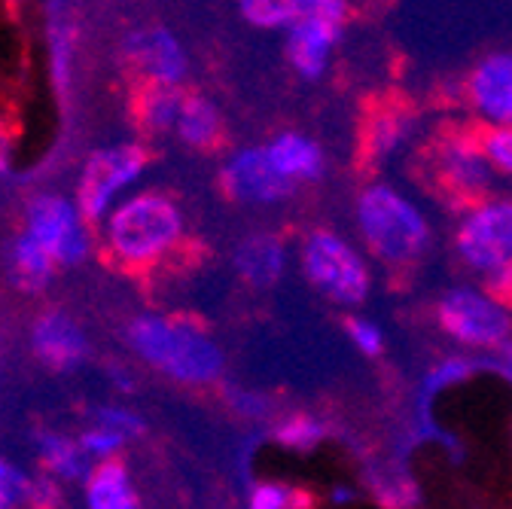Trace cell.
Instances as JSON below:
<instances>
[{"label":"cell","mask_w":512,"mask_h":509,"mask_svg":"<svg viewBox=\"0 0 512 509\" xmlns=\"http://www.w3.org/2000/svg\"><path fill=\"white\" fill-rule=\"evenodd\" d=\"M101 229L104 250L116 266L147 272L177 250L186 235V220L174 196L162 189H141L125 196Z\"/></svg>","instance_id":"obj_1"},{"label":"cell","mask_w":512,"mask_h":509,"mask_svg":"<svg viewBox=\"0 0 512 509\" xmlns=\"http://www.w3.org/2000/svg\"><path fill=\"white\" fill-rule=\"evenodd\" d=\"M125 342L147 366L180 385H214L226 363L211 333L189 317L135 314L125 327Z\"/></svg>","instance_id":"obj_2"},{"label":"cell","mask_w":512,"mask_h":509,"mask_svg":"<svg viewBox=\"0 0 512 509\" xmlns=\"http://www.w3.org/2000/svg\"><path fill=\"white\" fill-rule=\"evenodd\" d=\"M357 226L369 253L384 266H415L427 257L433 232L400 189L372 183L357 196Z\"/></svg>","instance_id":"obj_3"},{"label":"cell","mask_w":512,"mask_h":509,"mask_svg":"<svg viewBox=\"0 0 512 509\" xmlns=\"http://www.w3.org/2000/svg\"><path fill=\"white\" fill-rule=\"evenodd\" d=\"M424 177L433 186L439 202L452 211H473L491 199L494 171L482 159L470 122L442 125L436 138L421 153Z\"/></svg>","instance_id":"obj_4"},{"label":"cell","mask_w":512,"mask_h":509,"mask_svg":"<svg viewBox=\"0 0 512 509\" xmlns=\"http://www.w3.org/2000/svg\"><path fill=\"white\" fill-rule=\"evenodd\" d=\"M150 168V150L138 141H119L95 150L74 183V202L92 229H101L116 211L119 199L132 189Z\"/></svg>","instance_id":"obj_5"},{"label":"cell","mask_w":512,"mask_h":509,"mask_svg":"<svg viewBox=\"0 0 512 509\" xmlns=\"http://www.w3.org/2000/svg\"><path fill=\"white\" fill-rule=\"evenodd\" d=\"M308 284L342 308H360L372 293V275L360 253L333 229H311L299 250Z\"/></svg>","instance_id":"obj_6"},{"label":"cell","mask_w":512,"mask_h":509,"mask_svg":"<svg viewBox=\"0 0 512 509\" xmlns=\"http://www.w3.org/2000/svg\"><path fill=\"white\" fill-rule=\"evenodd\" d=\"M22 229L40 241L58 269L83 266L92 257V226L83 220L77 202L55 189L31 193L22 211Z\"/></svg>","instance_id":"obj_7"},{"label":"cell","mask_w":512,"mask_h":509,"mask_svg":"<svg viewBox=\"0 0 512 509\" xmlns=\"http://www.w3.org/2000/svg\"><path fill=\"white\" fill-rule=\"evenodd\" d=\"M436 324L448 339L479 351H500L512 336L509 311L473 287L445 290L436 302Z\"/></svg>","instance_id":"obj_8"},{"label":"cell","mask_w":512,"mask_h":509,"mask_svg":"<svg viewBox=\"0 0 512 509\" xmlns=\"http://www.w3.org/2000/svg\"><path fill=\"white\" fill-rule=\"evenodd\" d=\"M455 250L467 269L482 275L512 266V196H491L467 211L455 232Z\"/></svg>","instance_id":"obj_9"},{"label":"cell","mask_w":512,"mask_h":509,"mask_svg":"<svg viewBox=\"0 0 512 509\" xmlns=\"http://www.w3.org/2000/svg\"><path fill=\"white\" fill-rule=\"evenodd\" d=\"M348 4L342 0H308V16L287 31V61L302 80H320L330 55L342 40Z\"/></svg>","instance_id":"obj_10"},{"label":"cell","mask_w":512,"mask_h":509,"mask_svg":"<svg viewBox=\"0 0 512 509\" xmlns=\"http://www.w3.org/2000/svg\"><path fill=\"white\" fill-rule=\"evenodd\" d=\"M122 61L147 86H180L189 74V55L174 31L165 25L135 28L119 43Z\"/></svg>","instance_id":"obj_11"},{"label":"cell","mask_w":512,"mask_h":509,"mask_svg":"<svg viewBox=\"0 0 512 509\" xmlns=\"http://www.w3.org/2000/svg\"><path fill=\"white\" fill-rule=\"evenodd\" d=\"M220 189L238 205H281L296 193V183L284 180L263 147L238 150L226 165L220 168Z\"/></svg>","instance_id":"obj_12"},{"label":"cell","mask_w":512,"mask_h":509,"mask_svg":"<svg viewBox=\"0 0 512 509\" xmlns=\"http://www.w3.org/2000/svg\"><path fill=\"white\" fill-rule=\"evenodd\" d=\"M31 354L52 372L68 375L89 360V336L80 321L64 308H43L28 327Z\"/></svg>","instance_id":"obj_13"},{"label":"cell","mask_w":512,"mask_h":509,"mask_svg":"<svg viewBox=\"0 0 512 509\" xmlns=\"http://www.w3.org/2000/svg\"><path fill=\"white\" fill-rule=\"evenodd\" d=\"M464 98L488 125H512V52L479 58L464 80Z\"/></svg>","instance_id":"obj_14"},{"label":"cell","mask_w":512,"mask_h":509,"mask_svg":"<svg viewBox=\"0 0 512 509\" xmlns=\"http://www.w3.org/2000/svg\"><path fill=\"white\" fill-rule=\"evenodd\" d=\"M58 272L61 269L55 266V260L25 229L10 238V244L4 250V278L13 290H19L25 296H37V293L49 290V284L55 281Z\"/></svg>","instance_id":"obj_15"},{"label":"cell","mask_w":512,"mask_h":509,"mask_svg":"<svg viewBox=\"0 0 512 509\" xmlns=\"http://www.w3.org/2000/svg\"><path fill=\"white\" fill-rule=\"evenodd\" d=\"M287 257H290V250H287V241L281 235L260 232V235H247L235 247V269L250 287L266 290L284 278Z\"/></svg>","instance_id":"obj_16"},{"label":"cell","mask_w":512,"mask_h":509,"mask_svg":"<svg viewBox=\"0 0 512 509\" xmlns=\"http://www.w3.org/2000/svg\"><path fill=\"white\" fill-rule=\"evenodd\" d=\"M263 150H266L272 168L290 183H314L327 171V159H324L320 144L299 132L275 135Z\"/></svg>","instance_id":"obj_17"},{"label":"cell","mask_w":512,"mask_h":509,"mask_svg":"<svg viewBox=\"0 0 512 509\" xmlns=\"http://www.w3.org/2000/svg\"><path fill=\"white\" fill-rule=\"evenodd\" d=\"M174 135L189 150H214L223 141V113L214 98L202 92H186Z\"/></svg>","instance_id":"obj_18"},{"label":"cell","mask_w":512,"mask_h":509,"mask_svg":"<svg viewBox=\"0 0 512 509\" xmlns=\"http://www.w3.org/2000/svg\"><path fill=\"white\" fill-rule=\"evenodd\" d=\"M409 129H412V113L406 107L384 104L378 110H369L363 122V138H360L363 159L369 165L384 162L409 138Z\"/></svg>","instance_id":"obj_19"},{"label":"cell","mask_w":512,"mask_h":509,"mask_svg":"<svg viewBox=\"0 0 512 509\" xmlns=\"http://www.w3.org/2000/svg\"><path fill=\"white\" fill-rule=\"evenodd\" d=\"M86 509H141V497L135 491L132 473L116 458L107 464H95L86 485Z\"/></svg>","instance_id":"obj_20"},{"label":"cell","mask_w":512,"mask_h":509,"mask_svg":"<svg viewBox=\"0 0 512 509\" xmlns=\"http://www.w3.org/2000/svg\"><path fill=\"white\" fill-rule=\"evenodd\" d=\"M37 445V458L46 467V473L58 482H83L89 479V473L95 470V464L86 458V452L80 449V442L64 436L58 430H43L34 439Z\"/></svg>","instance_id":"obj_21"},{"label":"cell","mask_w":512,"mask_h":509,"mask_svg":"<svg viewBox=\"0 0 512 509\" xmlns=\"http://www.w3.org/2000/svg\"><path fill=\"white\" fill-rule=\"evenodd\" d=\"M183 101H186V92L180 86H147L135 104V116L141 122V129L153 138L171 135Z\"/></svg>","instance_id":"obj_22"},{"label":"cell","mask_w":512,"mask_h":509,"mask_svg":"<svg viewBox=\"0 0 512 509\" xmlns=\"http://www.w3.org/2000/svg\"><path fill=\"white\" fill-rule=\"evenodd\" d=\"M46 40H49V77L55 92L64 98L74 83V52H77L74 22L64 16H52L46 25Z\"/></svg>","instance_id":"obj_23"},{"label":"cell","mask_w":512,"mask_h":509,"mask_svg":"<svg viewBox=\"0 0 512 509\" xmlns=\"http://www.w3.org/2000/svg\"><path fill=\"white\" fill-rule=\"evenodd\" d=\"M244 22L253 28H293L299 19L308 16V0H244L238 7Z\"/></svg>","instance_id":"obj_24"},{"label":"cell","mask_w":512,"mask_h":509,"mask_svg":"<svg viewBox=\"0 0 512 509\" xmlns=\"http://www.w3.org/2000/svg\"><path fill=\"white\" fill-rule=\"evenodd\" d=\"M470 132L488 168L512 177V125H488V122L473 119Z\"/></svg>","instance_id":"obj_25"},{"label":"cell","mask_w":512,"mask_h":509,"mask_svg":"<svg viewBox=\"0 0 512 509\" xmlns=\"http://www.w3.org/2000/svg\"><path fill=\"white\" fill-rule=\"evenodd\" d=\"M272 436L278 445H284V449L305 455V452H314L317 445L327 439V427L314 418H308V415H293L284 424H278Z\"/></svg>","instance_id":"obj_26"},{"label":"cell","mask_w":512,"mask_h":509,"mask_svg":"<svg viewBox=\"0 0 512 509\" xmlns=\"http://www.w3.org/2000/svg\"><path fill=\"white\" fill-rule=\"evenodd\" d=\"M77 442H80V449L86 452V458L92 464H107V461H116L122 455L128 439L119 430H110L104 424H92L77 436Z\"/></svg>","instance_id":"obj_27"},{"label":"cell","mask_w":512,"mask_h":509,"mask_svg":"<svg viewBox=\"0 0 512 509\" xmlns=\"http://www.w3.org/2000/svg\"><path fill=\"white\" fill-rule=\"evenodd\" d=\"M31 494H34V479L10 458L0 455V509H22L31 503Z\"/></svg>","instance_id":"obj_28"},{"label":"cell","mask_w":512,"mask_h":509,"mask_svg":"<svg viewBox=\"0 0 512 509\" xmlns=\"http://www.w3.org/2000/svg\"><path fill=\"white\" fill-rule=\"evenodd\" d=\"M250 509H311V497L281 482H263L250 491Z\"/></svg>","instance_id":"obj_29"},{"label":"cell","mask_w":512,"mask_h":509,"mask_svg":"<svg viewBox=\"0 0 512 509\" xmlns=\"http://www.w3.org/2000/svg\"><path fill=\"white\" fill-rule=\"evenodd\" d=\"M479 369H485V363L482 360H470V357H448V360H442L430 375H427V391H442V388H448V385H461V381H467V378H473Z\"/></svg>","instance_id":"obj_30"},{"label":"cell","mask_w":512,"mask_h":509,"mask_svg":"<svg viewBox=\"0 0 512 509\" xmlns=\"http://www.w3.org/2000/svg\"><path fill=\"white\" fill-rule=\"evenodd\" d=\"M95 415V424H104L110 430H119L125 439H141L147 436V421L132 412V409H119V406H101L92 412Z\"/></svg>","instance_id":"obj_31"},{"label":"cell","mask_w":512,"mask_h":509,"mask_svg":"<svg viewBox=\"0 0 512 509\" xmlns=\"http://www.w3.org/2000/svg\"><path fill=\"white\" fill-rule=\"evenodd\" d=\"M345 330H348V339L360 348V354L366 357L384 354V333L378 330V324L366 321V317H345Z\"/></svg>","instance_id":"obj_32"},{"label":"cell","mask_w":512,"mask_h":509,"mask_svg":"<svg viewBox=\"0 0 512 509\" xmlns=\"http://www.w3.org/2000/svg\"><path fill=\"white\" fill-rule=\"evenodd\" d=\"M232 406L241 412V415H247V418H263V415H269V403L263 400V397H256V394H232Z\"/></svg>","instance_id":"obj_33"},{"label":"cell","mask_w":512,"mask_h":509,"mask_svg":"<svg viewBox=\"0 0 512 509\" xmlns=\"http://www.w3.org/2000/svg\"><path fill=\"white\" fill-rule=\"evenodd\" d=\"M497 372H503L512 381V339L500 348V360H497Z\"/></svg>","instance_id":"obj_34"},{"label":"cell","mask_w":512,"mask_h":509,"mask_svg":"<svg viewBox=\"0 0 512 509\" xmlns=\"http://www.w3.org/2000/svg\"><path fill=\"white\" fill-rule=\"evenodd\" d=\"M330 500H333V506H345V503H354L357 494H354L351 488H345V485H336L333 494H330Z\"/></svg>","instance_id":"obj_35"},{"label":"cell","mask_w":512,"mask_h":509,"mask_svg":"<svg viewBox=\"0 0 512 509\" xmlns=\"http://www.w3.org/2000/svg\"><path fill=\"white\" fill-rule=\"evenodd\" d=\"M110 375H113V381H116V388H119V391H128V394L135 391V381L128 378L125 372H119V369H110Z\"/></svg>","instance_id":"obj_36"}]
</instances>
